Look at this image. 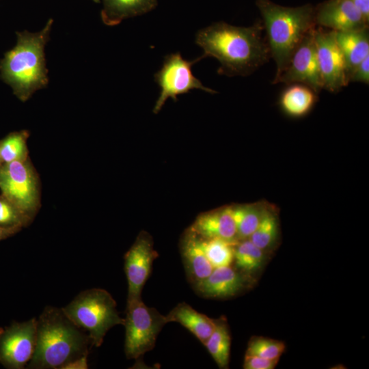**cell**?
I'll return each mask as SVG.
<instances>
[{
  "mask_svg": "<svg viewBox=\"0 0 369 369\" xmlns=\"http://www.w3.org/2000/svg\"><path fill=\"white\" fill-rule=\"evenodd\" d=\"M279 359H266L259 356L245 355L243 361L245 369H273Z\"/></svg>",
  "mask_w": 369,
  "mask_h": 369,
  "instance_id": "29",
  "label": "cell"
},
{
  "mask_svg": "<svg viewBox=\"0 0 369 369\" xmlns=\"http://www.w3.org/2000/svg\"><path fill=\"white\" fill-rule=\"evenodd\" d=\"M316 26L334 31L368 27V22L351 0H328L314 9Z\"/></svg>",
  "mask_w": 369,
  "mask_h": 369,
  "instance_id": "13",
  "label": "cell"
},
{
  "mask_svg": "<svg viewBox=\"0 0 369 369\" xmlns=\"http://www.w3.org/2000/svg\"><path fill=\"white\" fill-rule=\"evenodd\" d=\"M168 323L176 322L191 332L203 344L215 327V319L198 312L191 305L178 303L166 315Z\"/></svg>",
  "mask_w": 369,
  "mask_h": 369,
  "instance_id": "18",
  "label": "cell"
},
{
  "mask_svg": "<svg viewBox=\"0 0 369 369\" xmlns=\"http://www.w3.org/2000/svg\"><path fill=\"white\" fill-rule=\"evenodd\" d=\"M92 1H93L94 3H100V0H92Z\"/></svg>",
  "mask_w": 369,
  "mask_h": 369,
  "instance_id": "34",
  "label": "cell"
},
{
  "mask_svg": "<svg viewBox=\"0 0 369 369\" xmlns=\"http://www.w3.org/2000/svg\"><path fill=\"white\" fill-rule=\"evenodd\" d=\"M27 130L10 133L0 139V157L3 163L22 161L29 159Z\"/></svg>",
  "mask_w": 369,
  "mask_h": 369,
  "instance_id": "24",
  "label": "cell"
},
{
  "mask_svg": "<svg viewBox=\"0 0 369 369\" xmlns=\"http://www.w3.org/2000/svg\"><path fill=\"white\" fill-rule=\"evenodd\" d=\"M278 236V221L277 216L266 209L263 217L249 239L255 245L265 251L271 247Z\"/></svg>",
  "mask_w": 369,
  "mask_h": 369,
  "instance_id": "26",
  "label": "cell"
},
{
  "mask_svg": "<svg viewBox=\"0 0 369 369\" xmlns=\"http://www.w3.org/2000/svg\"><path fill=\"white\" fill-rule=\"evenodd\" d=\"M157 256L150 236L146 232H141L124 257L128 282L127 299L141 297L143 287Z\"/></svg>",
  "mask_w": 369,
  "mask_h": 369,
  "instance_id": "12",
  "label": "cell"
},
{
  "mask_svg": "<svg viewBox=\"0 0 369 369\" xmlns=\"http://www.w3.org/2000/svg\"><path fill=\"white\" fill-rule=\"evenodd\" d=\"M349 82L369 83V56L361 61L353 70L348 77Z\"/></svg>",
  "mask_w": 369,
  "mask_h": 369,
  "instance_id": "30",
  "label": "cell"
},
{
  "mask_svg": "<svg viewBox=\"0 0 369 369\" xmlns=\"http://www.w3.org/2000/svg\"><path fill=\"white\" fill-rule=\"evenodd\" d=\"M198 238L207 258L214 268L232 264L234 261V247L236 243L217 238Z\"/></svg>",
  "mask_w": 369,
  "mask_h": 369,
  "instance_id": "25",
  "label": "cell"
},
{
  "mask_svg": "<svg viewBox=\"0 0 369 369\" xmlns=\"http://www.w3.org/2000/svg\"><path fill=\"white\" fill-rule=\"evenodd\" d=\"M20 230L21 229L16 228H6L0 227V241L14 235Z\"/></svg>",
  "mask_w": 369,
  "mask_h": 369,
  "instance_id": "33",
  "label": "cell"
},
{
  "mask_svg": "<svg viewBox=\"0 0 369 369\" xmlns=\"http://www.w3.org/2000/svg\"><path fill=\"white\" fill-rule=\"evenodd\" d=\"M37 319L14 322L0 333V364L8 369H22L35 350Z\"/></svg>",
  "mask_w": 369,
  "mask_h": 369,
  "instance_id": "10",
  "label": "cell"
},
{
  "mask_svg": "<svg viewBox=\"0 0 369 369\" xmlns=\"http://www.w3.org/2000/svg\"><path fill=\"white\" fill-rule=\"evenodd\" d=\"M250 275L230 266L214 268L204 280L196 284L197 292L207 298H228L239 294L249 285Z\"/></svg>",
  "mask_w": 369,
  "mask_h": 369,
  "instance_id": "14",
  "label": "cell"
},
{
  "mask_svg": "<svg viewBox=\"0 0 369 369\" xmlns=\"http://www.w3.org/2000/svg\"><path fill=\"white\" fill-rule=\"evenodd\" d=\"M166 316L149 308L141 297L127 299L124 353L128 359H137L152 350L157 336L165 324Z\"/></svg>",
  "mask_w": 369,
  "mask_h": 369,
  "instance_id": "6",
  "label": "cell"
},
{
  "mask_svg": "<svg viewBox=\"0 0 369 369\" xmlns=\"http://www.w3.org/2000/svg\"><path fill=\"white\" fill-rule=\"evenodd\" d=\"M111 295L105 289L91 288L81 292L62 310L68 318L88 335L92 346H100L107 331L124 325Z\"/></svg>",
  "mask_w": 369,
  "mask_h": 369,
  "instance_id": "5",
  "label": "cell"
},
{
  "mask_svg": "<svg viewBox=\"0 0 369 369\" xmlns=\"http://www.w3.org/2000/svg\"><path fill=\"white\" fill-rule=\"evenodd\" d=\"M202 58L200 57L188 61L183 59L180 53H172L165 57L161 68L154 74V80L161 87L159 96L153 109L154 113H159L167 98H172L176 101L177 96L191 90L217 93L214 90L205 87L192 72L191 66Z\"/></svg>",
  "mask_w": 369,
  "mask_h": 369,
  "instance_id": "8",
  "label": "cell"
},
{
  "mask_svg": "<svg viewBox=\"0 0 369 369\" xmlns=\"http://www.w3.org/2000/svg\"><path fill=\"white\" fill-rule=\"evenodd\" d=\"M314 37L323 89L338 92L348 81L345 59L336 42L335 31L316 27Z\"/></svg>",
  "mask_w": 369,
  "mask_h": 369,
  "instance_id": "9",
  "label": "cell"
},
{
  "mask_svg": "<svg viewBox=\"0 0 369 369\" xmlns=\"http://www.w3.org/2000/svg\"><path fill=\"white\" fill-rule=\"evenodd\" d=\"M53 19L38 32L17 31L16 46L0 60V77L14 94L26 102L33 94L49 83L44 48L49 40Z\"/></svg>",
  "mask_w": 369,
  "mask_h": 369,
  "instance_id": "3",
  "label": "cell"
},
{
  "mask_svg": "<svg viewBox=\"0 0 369 369\" xmlns=\"http://www.w3.org/2000/svg\"><path fill=\"white\" fill-rule=\"evenodd\" d=\"M335 36L345 59L348 81V77L355 67L369 56L368 28L335 31Z\"/></svg>",
  "mask_w": 369,
  "mask_h": 369,
  "instance_id": "17",
  "label": "cell"
},
{
  "mask_svg": "<svg viewBox=\"0 0 369 369\" xmlns=\"http://www.w3.org/2000/svg\"><path fill=\"white\" fill-rule=\"evenodd\" d=\"M315 28L304 37L286 69L273 79V83H301L311 87L316 94L323 89L314 43Z\"/></svg>",
  "mask_w": 369,
  "mask_h": 369,
  "instance_id": "11",
  "label": "cell"
},
{
  "mask_svg": "<svg viewBox=\"0 0 369 369\" xmlns=\"http://www.w3.org/2000/svg\"><path fill=\"white\" fill-rule=\"evenodd\" d=\"M316 102V93L309 86L291 83L282 92L279 105L287 115L299 118L309 113Z\"/></svg>",
  "mask_w": 369,
  "mask_h": 369,
  "instance_id": "20",
  "label": "cell"
},
{
  "mask_svg": "<svg viewBox=\"0 0 369 369\" xmlns=\"http://www.w3.org/2000/svg\"><path fill=\"white\" fill-rule=\"evenodd\" d=\"M271 57L276 63L277 79L287 67L304 37L316 27L314 9L310 5L284 7L269 0H258Z\"/></svg>",
  "mask_w": 369,
  "mask_h": 369,
  "instance_id": "4",
  "label": "cell"
},
{
  "mask_svg": "<svg viewBox=\"0 0 369 369\" xmlns=\"http://www.w3.org/2000/svg\"><path fill=\"white\" fill-rule=\"evenodd\" d=\"M365 20H369V0H351Z\"/></svg>",
  "mask_w": 369,
  "mask_h": 369,
  "instance_id": "31",
  "label": "cell"
},
{
  "mask_svg": "<svg viewBox=\"0 0 369 369\" xmlns=\"http://www.w3.org/2000/svg\"><path fill=\"white\" fill-rule=\"evenodd\" d=\"M286 348L282 341L256 336L248 342L245 355H256L266 359H279Z\"/></svg>",
  "mask_w": 369,
  "mask_h": 369,
  "instance_id": "27",
  "label": "cell"
},
{
  "mask_svg": "<svg viewBox=\"0 0 369 369\" xmlns=\"http://www.w3.org/2000/svg\"><path fill=\"white\" fill-rule=\"evenodd\" d=\"M32 220L6 197L0 195V227L22 229Z\"/></svg>",
  "mask_w": 369,
  "mask_h": 369,
  "instance_id": "28",
  "label": "cell"
},
{
  "mask_svg": "<svg viewBox=\"0 0 369 369\" xmlns=\"http://www.w3.org/2000/svg\"><path fill=\"white\" fill-rule=\"evenodd\" d=\"M0 190L3 195L33 220L41 206L40 185L29 158L0 166Z\"/></svg>",
  "mask_w": 369,
  "mask_h": 369,
  "instance_id": "7",
  "label": "cell"
},
{
  "mask_svg": "<svg viewBox=\"0 0 369 369\" xmlns=\"http://www.w3.org/2000/svg\"><path fill=\"white\" fill-rule=\"evenodd\" d=\"M263 29L260 22L247 27L218 22L200 30L195 43L203 49L202 58L212 57L219 62V74L247 76L271 57Z\"/></svg>",
  "mask_w": 369,
  "mask_h": 369,
  "instance_id": "1",
  "label": "cell"
},
{
  "mask_svg": "<svg viewBox=\"0 0 369 369\" xmlns=\"http://www.w3.org/2000/svg\"><path fill=\"white\" fill-rule=\"evenodd\" d=\"M181 254L187 275L193 285L206 279L214 269L198 236L190 230L182 240Z\"/></svg>",
  "mask_w": 369,
  "mask_h": 369,
  "instance_id": "16",
  "label": "cell"
},
{
  "mask_svg": "<svg viewBox=\"0 0 369 369\" xmlns=\"http://www.w3.org/2000/svg\"><path fill=\"white\" fill-rule=\"evenodd\" d=\"M267 208L260 204L232 206L238 241L248 239L255 231Z\"/></svg>",
  "mask_w": 369,
  "mask_h": 369,
  "instance_id": "22",
  "label": "cell"
},
{
  "mask_svg": "<svg viewBox=\"0 0 369 369\" xmlns=\"http://www.w3.org/2000/svg\"><path fill=\"white\" fill-rule=\"evenodd\" d=\"M189 230L202 238H217L234 243L239 241L232 206L200 214Z\"/></svg>",
  "mask_w": 369,
  "mask_h": 369,
  "instance_id": "15",
  "label": "cell"
},
{
  "mask_svg": "<svg viewBox=\"0 0 369 369\" xmlns=\"http://www.w3.org/2000/svg\"><path fill=\"white\" fill-rule=\"evenodd\" d=\"M264 251L249 239L238 241L234 247V261L236 269L249 275L259 269L264 261Z\"/></svg>",
  "mask_w": 369,
  "mask_h": 369,
  "instance_id": "23",
  "label": "cell"
},
{
  "mask_svg": "<svg viewBox=\"0 0 369 369\" xmlns=\"http://www.w3.org/2000/svg\"><path fill=\"white\" fill-rule=\"evenodd\" d=\"M2 164H3V162H2L1 159V157H0V166H1Z\"/></svg>",
  "mask_w": 369,
  "mask_h": 369,
  "instance_id": "35",
  "label": "cell"
},
{
  "mask_svg": "<svg viewBox=\"0 0 369 369\" xmlns=\"http://www.w3.org/2000/svg\"><path fill=\"white\" fill-rule=\"evenodd\" d=\"M158 0H102V21L115 26L123 20L146 14L154 9Z\"/></svg>",
  "mask_w": 369,
  "mask_h": 369,
  "instance_id": "19",
  "label": "cell"
},
{
  "mask_svg": "<svg viewBox=\"0 0 369 369\" xmlns=\"http://www.w3.org/2000/svg\"><path fill=\"white\" fill-rule=\"evenodd\" d=\"M87 356L85 355L74 359L66 364L63 369H87L88 368Z\"/></svg>",
  "mask_w": 369,
  "mask_h": 369,
  "instance_id": "32",
  "label": "cell"
},
{
  "mask_svg": "<svg viewBox=\"0 0 369 369\" xmlns=\"http://www.w3.org/2000/svg\"><path fill=\"white\" fill-rule=\"evenodd\" d=\"M92 346L87 333L78 327L62 308L46 306L37 319L30 369H63L68 363L88 355Z\"/></svg>",
  "mask_w": 369,
  "mask_h": 369,
  "instance_id": "2",
  "label": "cell"
},
{
  "mask_svg": "<svg viewBox=\"0 0 369 369\" xmlns=\"http://www.w3.org/2000/svg\"><path fill=\"white\" fill-rule=\"evenodd\" d=\"M231 338L227 320L224 317L215 319V327L204 344L208 351L221 368L229 365Z\"/></svg>",
  "mask_w": 369,
  "mask_h": 369,
  "instance_id": "21",
  "label": "cell"
}]
</instances>
